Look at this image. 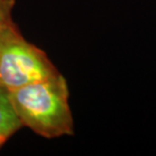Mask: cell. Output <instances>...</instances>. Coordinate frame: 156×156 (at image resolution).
I'll use <instances>...</instances> for the list:
<instances>
[{
    "label": "cell",
    "instance_id": "6da1fadb",
    "mask_svg": "<svg viewBox=\"0 0 156 156\" xmlns=\"http://www.w3.org/2000/svg\"><path fill=\"white\" fill-rule=\"evenodd\" d=\"M7 94L23 127L46 139L74 135L69 87L61 72L7 91Z\"/></svg>",
    "mask_w": 156,
    "mask_h": 156
},
{
    "label": "cell",
    "instance_id": "7a4b0ae2",
    "mask_svg": "<svg viewBox=\"0 0 156 156\" xmlns=\"http://www.w3.org/2000/svg\"><path fill=\"white\" fill-rule=\"evenodd\" d=\"M59 73L47 53L24 38L16 23L0 27V88L10 91Z\"/></svg>",
    "mask_w": 156,
    "mask_h": 156
},
{
    "label": "cell",
    "instance_id": "3957f363",
    "mask_svg": "<svg viewBox=\"0 0 156 156\" xmlns=\"http://www.w3.org/2000/svg\"><path fill=\"white\" fill-rule=\"evenodd\" d=\"M21 128L23 124L12 108L7 91L0 88V150Z\"/></svg>",
    "mask_w": 156,
    "mask_h": 156
},
{
    "label": "cell",
    "instance_id": "277c9868",
    "mask_svg": "<svg viewBox=\"0 0 156 156\" xmlns=\"http://www.w3.org/2000/svg\"><path fill=\"white\" fill-rule=\"evenodd\" d=\"M15 0H0V27L14 23L12 18Z\"/></svg>",
    "mask_w": 156,
    "mask_h": 156
}]
</instances>
